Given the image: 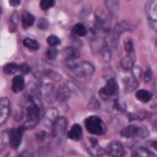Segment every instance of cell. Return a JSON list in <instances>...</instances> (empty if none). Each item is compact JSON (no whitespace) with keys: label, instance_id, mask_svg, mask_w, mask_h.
Returning a JSON list of instances; mask_svg holds the SVG:
<instances>
[{"label":"cell","instance_id":"obj_1","mask_svg":"<svg viewBox=\"0 0 157 157\" xmlns=\"http://www.w3.org/2000/svg\"><path fill=\"white\" fill-rule=\"evenodd\" d=\"M79 58H67L64 67L71 78L84 84L90 81L94 74L95 68L90 62L81 61Z\"/></svg>","mask_w":157,"mask_h":157},{"label":"cell","instance_id":"obj_38","mask_svg":"<svg viewBox=\"0 0 157 157\" xmlns=\"http://www.w3.org/2000/svg\"><path fill=\"white\" fill-rule=\"evenodd\" d=\"M125 50L127 53L133 52V44L132 41H128L125 43Z\"/></svg>","mask_w":157,"mask_h":157},{"label":"cell","instance_id":"obj_15","mask_svg":"<svg viewBox=\"0 0 157 157\" xmlns=\"http://www.w3.org/2000/svg\"><path fill=\"white\" fill-rule=\"evenodd\" d=\"M71 96V89L67 85L60 86L56 91V100L64 102L66 101Z\"/></svg>","mask_w":157,"mask_h":157},{"label":"cell","instance_id":"obj_40","mask_svg":"<svg viewBox=\"0 0 157 157\" xmlns=\"http://www.w3.org/2000/svg\"><path fill=\"white\" fill-rule=\"evenodd\" d=\"M21 4V0H9V5L12 7H17Z\"/></svg>","mask_w":157,"mask_h":157},{"label":"cell","instance_id":"obj_3","mask_svg":"<svg viewBox=\"0 0 157 157\" xmlns=\"http://www.w3.org/2000/svg\"><path fill=\"white\" fill-rule=\"evenodd\" d=\"M131 29L132 26L127 21H121V22L117 23L115 25L113 31L110 32L108 34V35L106 37L104 44L109 46L111 49L117 48L118 47V44H119L121 34L125 32V31H129L131 30Z\"/></svg>","mask_w":157,"mask_h":157},{"label":"cell","instance_id":"obj_4","mask_svg":"<svg viewBox=\"0 0 157 157\" xmlns=\"http://www.w3.org/2000/svg\"><path fill=\"white\" fill-rule=\"evenodd\" d=\"M85 127L89 133L97 136H101L107 133V127L99 117L91 116L87 118Z\"/></svg>","mask_w":157,"mask_h":157},{"label":"cell","instance_id":"obj_19","mask_svg":"<svg viewBox=\"0 0 157 157\" xmlns=\"http://www.w3.org/2000/svg\"><path fill=\"white\" fill-rule=\"evenodd\" d=\"M153 156L148 150L144 147L136 148L132 152L131 157H152Z\"/></svg>","mask_w":157,"mask_h":157},{"label":"cell","instance_id":"obj_24","mask_svg":"<svg viewBox=\"0 0 157 157\" xmlns=\"http://www.w3.org/2000/svg\"><path fill=\"white\" fill-rule=\"evenodd\" d=\"M23 44L28 48L32 49V50H38L39 48V44L38 43V41L30 38H26L23 41Z\"/></svg>","mask_w":157,"mask_h":157},{"label":"cell","instance_id":"obj_26","mask_svg":"<svg viewBox=\"0 0 157 157\" xmlns=\"http://www.w3.org/2000/svg\"><path fill=\"white\" fill-rule=\"evenodd\" d=\"M111 52L112 49L110 48L109 46H107V44H104V46L102 47V58L105 62H107L110 60L111 58Z\"/></svg>","mask_w":157,"mask_h":157},{"label":"cell","instance_id":"obj_18","mask_svg":"<svg viewBox=\"0 0 157 157\" xmlns=\"http://www.w3.org/2000/svg\"><path fill=\"white\" fill-rule=\"evenodd\" d=\"M136 98L143 103H148L153 98V94L147 90H140L136 94Z\"/></svg>","mask_w":157,"mask_h":157},{"label":"cell","instance_id":"obj_20","mask_svg":"<svg viewBox=\"0 0 157 157\" xmlns=\"http://www.w3.org/2000/svg\"><path fill=\"white\" fill-rule=\"evenodd\" d=\"M107 10L111 13H116L119 9L120 0H104Z\"/></svg>","mask_w":157,"mask_h":157},{"label":"cell","instance_id":"obj_23","mask_svg":"<svg viewBox=\"0 0 157 157\" xmlns=\"http://www.w3.org/2000/svg\"><path fill=\"white\" fill-rule=\"evenodd\" d=\"M18 71V64L16 63H10L8 64L6 67L3 69V71L6 75H12L16 73Z\"/></svg>","mask_w":157,"mask_h":157},{"label":"cell","instance_id":"obj_5","mask_svg":"<svg viewBox=\"0 0 157 157\" xmlns=\"http://www.w3.org/2000/svg\"><path fill=\"white\" fill-rule=\"evenodd\" d=\"M121 135L123 137L134 138L139 137L145 139L148 136L149 132L146 127H140L136 125H130L127 127H124L121 132Z\"/></svg>","mask_w":157,"mask_h":157},{"label":"cell","instance_id":"obj_8","mask_svg":"<svg viewBox=\"0 0 157 157\" xmlns=\"http://www.w3.org/2000/svg\"><path fill=\"white\" fill-rule=\"evenodd\" d=\"M85 147L87 152L94 157H103L106 153L105 150L100 146L98 140L89 138L85 143Z\"/></svg>","mask_w":157,"mask_h":157},{"label":"cell","instance_id":"obj_16","mask_svg":"<svg viewBox=\"0 0 157 157\" xmlns=\"http://www.w3.org/2000/svg\"><path fill=\"white\" fill-rule=\"evenodd\" d=\"M25 87V80L22 76L15 77L12 80V90L14 93H19L23 90Z\"/></svg>","mask_w":157,"mask_h":157},{"label":"cell","instance_id":"obj_14","mask_svg":"<svg viewBox=\"0 0 157 157\" xmlns=\"http://www.w3.org/2000/svg\"><path fill=\"white\" fill-rule=\"evenodd\" d=\"M67 137L75 141H79L83 138V130L79 124H75L67 133Z\"/></svg>","mask_w":157,"mask_h":157},{"label":"cell","instance_id":"obj_6","mask_svg":"<svg viewBox=\"0 0 157 157\" xmlns=\"http://www.w3.org/2000/svg\"><path fill=\"white\" fill-rule=\"evenodd\" d=\"M119 92V85L115 78H110L107 84L100 90L99 96L104 101H107L110 98L116 96Z\"/></svg>","mask_w":157,"mask_h":157},{"label":"cell","instance_id":"obj_21","mask_svg":"<svg viewBox=\"0 0 157 157\" xmlns=\"http://www.w3.org/2000/svg\"><path fill=\"white\" fill-rule=\"evenodd\" d=\"M138 84H139L138 80L136 79L133 76V78H130L126 79L125 82H124V86H125L126 90H129V91L136 89V87H137Z\"/></svg>","mask_w":157,"mask_h":157},{"label":"cell","instance_id":"obj_33","mask_svg":"<svg viewBox=\"0 0 157 157\" xmlns=\"http://www.w3.org/2000/svg\"><path fill=\"white\" fill-rule=\"evenodd\" d=\"M18 71H20L22 75H28V74L30 73L31 69L29 64L27 63L24 62L20 64V65H18Z\"/></svg>","mask_w":157,"mask_h":157},{"label":"cell","instance_id":"obj_39","mask_svg":"<svg viewBox=\"0 0 157 157\" xmlns=\"http://www.w3.org/2000/svg\"><path fill=\"white\" fill-rule=\"evenodd\" d=\"M115 107H116V108L117 109V110H124L126 108V105L124 103L121 102V100H117L116 102H115Z\"/></svg>","mask_w":157,"mask_h":157},{"label":"cell","instance_id":"obj_41","mask_svg":"<svg viewBox=\"0 0 157 157\" xmlns=\"http://www.w3.org/2000/svg\"><path fill=\"white\" fill-rule=\"evenodd\" d=\"M46 137V133L45 132H41V133H39L38 134H37L36 138L38 141H42L44 140V138Z\"/></svg>","mask_w":157,"mask_h":157},{"label":"cell","instance_id":"obj_27","mask_svg":"<svg viewBox=\"0 0 157 157\" xmlns=\"http://www.w3.org/2000/svg\"><path fill=\"white\" fill-rule=\"evenodd\" d=\"M55 0H41L40 2V8L42 10L46 11L55 6Z\"/></svg>","mask_w":157,"mask_h":157},{"label":"cell","instance_id":"obj_36","mask_svg":"<svg viewBox=\"0 0 157 157\" xmlns=\"http://www.w3.org/2000/svg\"><path fill=\"white\" fill-rule=\"evenodd\" d=\"M8 138L7 134H2L0 136V153L4 150L6 145V139Z\"/></svg>","mask_w":157,"mask_h":157},{"label":"cell","instance_id":"obj_32","mask_svg":"<svg viewBox=\"0 0 157 157\" xmlns=\"http://www.w3.org/2000/svg\"><path fill=\"white\" fill-rule=\"evenodd\" d=\"M100 107V104L99 101H98L95 98H92L90 101H89L88 104V108L90 110H98Z\"/></svg>","mask_w":157,"mask_h":157},{"label":"cell","instance_id":"obj_42","mask_svg":"<svg viewBox=\"0 0 157 157\" xmlns=\"http://www.w3.org/2000/svg\"><path fill=\"white\" fill-rule=\"evenodd\" d=\"M1 14H2V8L0 7V15H1Z\"/></svg>","mask_w":157,"mask_h":157},{"label":"cell","instance_id":"obj_10","mask_svg":"<svg viewBox=\"0 0 157 157\" xmlns=\"http://www.w3.org/2000/svg\"><path fill=\"white\" fill-rule=\"evenodd\" d=\"M146 13L149 23L153 30H156L157 18V0H150L146 6Z\"/></svg>","mask_w":157,"mask_h":157},{"label":"cell","instance_id":"obj_29","mask_svg":"<svg viewBox=\"0 0 157 157\" xmlns=\"http://www.w3.org/2000/svg\"><path fill=\"white\" fill-rule=\"evenodd\" d=\"M47 42L48 44L50 46H52V47H55V46L61 44V40L59 39V38L55 36V35H51L50 36L48 37Z\"/></svg>","mask_w":157,"mask_h":157},{"label":"cell","instance_id":"obj_34","mask_svg":"<svg viewBox=\"0 0 157 157\" xmlns=\"http://www.w3.org/2000/svg\"><path fill=\"white\" fill-rule=\"evenodd\" d=\"M147 150H148L153 156H156V141H152V142H148L147 147Z\"/></svg>","mask_w":157,"mask_h":157},{"label":"cell","instance_id":"obj_31","mask_svg":"<svg viewBox=\"0 0 157 157\" xmlns=\"http://www.w3.org/2000/svg\"><path fill=\"white\" fill-rule=\"evenodd\" d=\"M48 21L45 18H40L37 23V27L40 30H46L48 28Z\"/></svg>","mask_w":157,"mask_h":157},{"label":"cell","instance_id":"obj_37","mask_svg":"<svg viewBox=\"0 0 157 157\" xmlns=\"http://www.w3.org/2000/svg\"><path fill=\"white\" fill-rule=\"evenodd\" d=\"M16 157H34L33 153L31 150L27 149V150H24L21 153H20Z\"/></svg>","mask_w":157,"mask_h":157},{"label":"cell","instance_id":"obj_12","mask_svg":"<svg viewBox=\"0 0 157 157\" xmlns=\"http://www.w3.org/2000/svg\"><path fill=\"white\" fill-rule=\"evenodd\" d=\"M10 114V101L7 98L0 99V126L3 125Z\"/></svg>","mask_w":157,"mask_h":157},{"label":"cell","instance_id":"obj_7","mask_svg":"<svg viewBox=\"0 0 157 157\" xmlns=\"http://www.w3.org/2000/svg\"><path fill=\"white\" fill-rule=\"evenodd\" d=\"M25 130V127L24 126H21L17 129H12L9 130V133H7V136L11 148L16 150L19 147L22 141L23 133Z\"/></svg>","mask_w":157,"mask_h":157},{"label":"cell","instance_id":"obj_30","mask_svg":"<svg viewBox=\"0 0 157 157\" xmlns=\"http://www.w3.org/2000/svg\"><path fill=\"white\" fill-rule=\"evenodd\" d=\"M58 54V50H57L56 48L52 47V46H51V48H49L47 50V52H46L45 55L46 57H47V58H48V59L54 60L55 58H56Z\"/></svg>","mask_w":157,"mask_h":157},{"label":"cell","instance_id":"obj_17","mask_svg":"<svg viewBox=\"0 0 157 157\" xmlns=\"http://www.w3.org/2000/svg\"><path fill=\"white\" fill-rule=\"evenodd\" d=\"M35 20V16L27 11H25L21 14V22H22V26L24 29H26L33 25Z\"/></svg>","mask_w":157,"mask_h":157},{"label":"cell","instance_id":"obj_25","mask_svg":"<svg viewBox=\"0 0 157 157\" xmlns=\"http://www.w3.org/2000/svg\"><path fill=\"white\" fill-rule=\"evenodd\" d=\"M65 54L67 55V58H79L80 52L78 49L74 47H68L65 49Z\"/></svg>","mask_w":157,"mask_h":157},{"label":"cell","instance_id":"obj_28","mask_svg":"<svg viewBox=\"0 0 157 157\" xmlns=\"http://www.w3.org/2000/svg\"><path fill=\"white\" fill-rule=\"evenodd\" d=\"M57 114H58V112L55 110V108L51 109L49 111H48V113H46V121H48L49 122H51L52 124H53L54 121L57 119Z\"/></svg>","mask_w":157,"mask_h":157},{"label":"cell","instance_id":"obj_2","mask_svg":"<svg viewBox=\"0 0 157 157\" xmlns=\"http://www.w3.org/2000/svg\"><path fill=\"white\" fill-rule=\"evenodd\" d=\"M27 100L28 103L25 109L26 122L23 125L26 130L28 128H33L38 124L41 112V104L38 102L35 95H28Z\"/></svg>","mask_w":157,"mask_h":157},{"label":"cell","instance_id":"obj_35","mask_svg":"<svg viewBox=\"0 0 157 157\" xmlns=\"http://www.w3.org/2000/svg\"><path fill=\"white\" fill-rule=\"evenodd\" d=\"M144 78L145 82L147 83L150 82V81H152V78H153V72H152L151 69L149 68L146 71L145 74H144Z\"/></svg>","mask_w":157,"mask_h":157},{"label":"cell","instance_id":"obj_13","mask_svg":"<svg viewBox=\"0 0 157 157\" xmlns=\"http://www.w3.org/2000/svg\"><path fill=\"white\" fill-rule=\"evenodd\" d=\"M135 62V55L134 52L127 53L126 56H124L121 61V66L124 70L129 71L131 70L133 67Z\"/></svg>","mask_w":157,"mask_h":157},{"label":"cell","instance_id":"obj_9","mask_svg":"<svg viewBox=\"0 0 157 157\" xmlns=\"http://www.w3.org/2000/svg\"><path fill=\"white\" fill-rule=\"evenodd\" d=\"M52 136L55 139H61L64 136L67 128V120L66 118L57 117L52 124Z\"/></svg>","mask_w":157,"mask_h":157},{"label":"cell","instance_id":"obj_22","mask_svg":"<svg viewBox=\"0 0 157 157\" xmlns=\"http://www.w3.org/2000/svg\"><path fill=\"white\" fill-rule=\"evenodd\" d=\"M73 33L78 37L85 36L87 35V29L83 24H76L73 28Z\"/></svg>","mask_w":157,"mask_h":157},{"label":"cell","instance_id":"obj_11","mask_svg":"<svg viewBox=\"0 0 157 157\" xmlns=\"http://www.w3.org/2000/svg\"><path fill=\"white\" fill-rule=\"evenodd\" d=\"M105 152L111 157H123L125 154L124 146L119 141H112L107 146Z\"/></svg>","mask_w":157,"mask_h":157}]
</instances>
